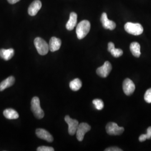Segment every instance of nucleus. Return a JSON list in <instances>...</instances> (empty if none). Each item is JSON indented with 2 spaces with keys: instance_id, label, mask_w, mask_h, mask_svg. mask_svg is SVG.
<instances>
[{
  "instance_id": "nucleus-6",
  "label": "nucleus",
  "mask_w": 151,
  "mask_h": 151,
  "mask_svg": "<svg viewBox=\"0 0 151 151\" xmlns=\"http://www.w3.org/2000/svg\"><path fill=\"white\" fill-rule=\"evenodd\" d=\"M90 130H91V127L87 123H81L80 124H79L76 133L77 140L80 142L82 141L84 138V136L85 135V134Z\"/></svg>"
},
{
  "instance_id": "nucleus-4",
  "label": "nucleus",
  "mask_w": 151,
  "mask_h": 151,
  "mask_svg": "<svg viewBox=\"0 0 151 151\" xmlns=\"http://www.w3.org/2000/svg\"><path fill=\"white\" fill-rule=\"evenodd\" d=\"M34 42L38 53L40 55H44L48 53L49 45L42 38L37 37L34 39Z\"/></svg>"
},
{
  "instance_id": "nucleus-15",
  "label": "nucleus",
  "mask_w": 151,
  "mask_h": 151,
  "mask_svg": "<svg viewBox=\"0 0 151 151\" xmlns=\"http://www.w3.org/2000/svg\"><path fill=\"white\" fill-rule=\"evenodd\" d=\"M108 50L115 58L120 57L123 54V52L122 49L115 48V45L113 42H109L108 43Z\"/></svg>"
},
{
  "instance_id": "nucleus-5",
  "label": "nucleus",
  "mask_w": 151,
  "mask_h": 151,
  "mask_svg": "<svg viewBox=\"0 0 151 151\" xmlns=\"http://www.w3.org/2000/svg\"><path fill=\"white\" fill-rule=\"evenodd\" d=\"M106 130L109 135H119L124 132V128L123 127H119L115 123L110 122L106 126Z\"/></svg>"
},
{
  "instance_id": "nucleus-3",
  "label": "nucleus",
  "mask_w": 151,
  "mask_h": 151,
  "mask_svg": "<svg viewBox=\"0 0 151 151\" xmlns=\"http://www.w3.org/2000/svg\"><path fill=\"white\" fill-rule=\"evenodd\" d=\"M124 29L128 33L133 35H139L143 32V27L138 23L128 22L125 24Z\"/></svg>"
},
{
  "instance_id": "nucleus-16",
  "label": "nucleus",
  "mask_w": 151,
  "mask_h": 151,
  "mask_svg": "<svg viewBox=\"0 0 151 151\" xmlns=\"http://www.w3.org/2000/svg\"><path fill=\"white\" fill-rule=\"evenodd\" d=\"M14 55V50L10 48L8 49H0V57L5 60H11Z\"/></svg>"
},
{
  "instance_id": "nucleus-25",
  "label": "nucleus",
  "mask_w": 151,
  "mask_h": 151,
  "mask_svg": "<svg viewBox=\"0 0 151 151\" xmlns=\"http://www.w3.org/2000/svg\"><path fill=\"white\" fill-rule=\"evenodd\" d=\"M147 139H151V127H150L147 128V133L146 134Z\"/></svg>"
},
{
  "instance_id": "nucleus-9",
  "label": "nucleus",
  "mask_w": 151,
  "mask_h": 151,
  "mask_svg": "<svg viewBox=\"0 0 151 151\" xmlns=\"http://www.w3.org/2000/svg\"><path fill=\"white\" fill-rule=\"evenodd\" d=\"M123 89L126 95L130 96L135 91V86L134 82L129 78L124 80L123 83Z\"/></svg>"
},
{
  "instance_id": "nucleus-24",
  "label": "nucleus",
  "mask_w": 151,
  "mask_h": 151,
  "mask_svg": "<svg viewBox=\"0 0 151 151\" xmlns=\"http://www.w3.org/2000/svg\"><path fill=\"white\" fill-rule=\"evenodd\" d=\"M105 151H123V150L119 148L118 147H110V148H106Z\"/></svg>"
},
{
  "instance_id": "nucleus-2",
  "label": "nucleus",
  "mask_w": 151,
  "mask_h": 151,
  "mask_svg": "<svg viewBox=\"0 0 151 151\" xmlns=\"http://www.w3.org/2000/svg\"><path fill=\"white\" fill-rule=\"evenodd\" d=\"M31 110L37 118L42 119L44 116V112L40 107V100L38 97L32 98L31 101Z\"/></svg>"
},
{
  "instance_id": "nucleus-18",
  "label": "nucleus",
  "mask_w": 151,
  "mask_h": 151,
  "mask_svg": "<svg viewBox=\"0 0 151 151\" xmlns=\"http://www.w3.org/2000/svg\"><path fill=\"white\" fill-rule=\"evenodd\" d=\"M3 114L8 119H16L19 116L18 113L13 109H6L4 111Z\"/></svg>"
},
{
  "instance_id": "nucleus-14",
  "label": "nucleus",
  "mask_w": 151,
  "mask_h": 151,
  "mask_svg": "<svg viewBox=\"0 0 151 151\" xmlns=\"http://www.w3.org/2000/svg\"><path fill=\"white\" fill-rule=\"evenodd\" d=\"M77 14H76L74 12H71L70 15V19L66 24V26H65L66 29L69 31L72 30L77 24Z\"/></svg>"
},
{
  "instance_id": "nucleus-12",
  "label": "nucleus",
  "mask_w": 151,
  "mask_h": 151,
  "mask_svg": "<svg viewBox=\"0 0 151 151\" xmlns=\"http://www.w3.org/2000/svg\"><path fill=\"white\" fill-rule=\"evenodd\" d=\"M36 134L38 138L46 140L49 143H51L53 141V137L48 132L44 129H37L36 130Z\"/></svg>"
},
{
  "instance_id": "nucleus-8",
  "label": "nucleus",
  "mask_w": 151,
  "mask_h": 151,
  "mask_svg": "<svg viewBox=\"0 0 151 151\" xmlns=\"http://www.w3.org/2000/svg\"><path fill=\"white\" fill-rule=\"evenodd\" d=\"M65 122L68 125V133L70 135H73L76 133L78 122L75 119H72L68 115H66L65 118Z\"/></svg>"
},
{
  "instance_id": "nucleus-7",
  "label": "nucleus",
  "mask_w": 151,
  "mask_h": 151,
  "mask_svg": "<svg viewBox=\"0 0 151 151\" xmlns=\"http://www.w3.org/2000/svg\"><path fill=\"white\" fill-rule=\"evenodd\" d=\"M111 70L112 65L111 63L109 61H106L101 67L97 68L96 73L97 75L103 78H106L110 74Z\"/></svg>"
},
{
  "instance_id": "nucleus-22",
  "label": "nucleus",
  "mask_w": 151,
  "mask_h": 151,
  "mask_svg": "<svg viewBox=\"0 0 151 151\" xmlns=\"http://www.w3.org/2000/svg\"><path fill=\"white\" fill-rule=\"evenodd\" d=\"M144 98L147 103H151V88L146 91Z\"/></svg>"
},
{
  "instance_id": "nucleus-21",
  "label": "nucleus",
  "mask_w": 151,
  "mask_h": 151,
  "mask_svg": "<svg viewBox=\"0 0 151 151\" xmlns=\"http://www.w3.org/2000/svg\"><path fill=\"white\" fill-rule=\"evenodd\" d=\"M92 103L97 110H101L104 107V104L101 99H94L92 101Z\"/></svg>"
},
{
  "instance_id": "nucleus-11",
  "label": "nucleus",
  "mask_w": 151,
  "mask_h": 151,
  "mask_svg": "<svg viewBox=\"0 0 151 151\" xmlns=\"http://www.w3.org/2000/svg\"><path fill=\"white\" fill-rule=\"evenodd\" d=\"M42 7V2L39 0H35L31 4L28 9V14L30 16H35Z\"/></svg>"
},
{
  "instance_id": "nucleus-27",
  "label": "nucleus",
  "mask_w": 151,
  "mask_h": 151,
  "mask_svg": "<svg viewBox=\"0 0 151 151\" xmlns=\"http://www.w3.org/2000/svg\"><path fill=\"white\" fill-rule=\"evenodd\" d=\"M7 1L10 4H15L17 2H18L19 1H20V0H7Z\"/></svg>"
},
{
  "instance_id": "nucleus-20",
  "label": "nucleus",
  "mask_w": 151,
  "mask_h": 151,
  "mask_svg": "<svg viewBox=\"0 0 151 151\" xmlns=\"http://www.w3.org/2000/svg\"><path fill=\"white\" fill-rule=\"evenodd\" d=\"M82 83L79 78H75L73 80L70 81V87L72 91H77L79 90L82 87Z\"/></svg>"
},
{
  "instance_id": "nucleus-19",
  "label": "nucleus",
  "mask_w": 151,
  "mask_h": 151,
  "mask_svg": "<svg viewBox=\"0 0 151 151\" xmlns=\"http://www.w3.org/2000/svg\"><path fill=\"white\" fill-rule=\"evenodd\" d=\"M130 50L132 54L137 58L139 57L140 55V44L137 42H133L130 45Z\"/></svg>"
},
{
  "instance_id": "nucleus-10",
  "label": "nucleus",
  "mask_w": 151,
  "mask_h": 151,
  "mask_svg": "<svg viewBox=\"0 0 151 151\" xmlns=\"http://www.w3.org/2000/svg\"><path fill=\"white\" fill-rule=\"evenodd\" d=\"M101 22L104 28L106 29L113 30L116 27V24L115 22L109 20L107 14L105 12L103 13L101 16Z\"/></svg>"
},
{
  "instance_id": "nucleus-13",
  "label": "nucleus",
  "mask_w": 151,
  "mask_h": 151,
  "mask_svg": "<svg viewBox=\"0 0 151 151\" xmlns=\"http://www.w3.org/2000/svg\"><path fill=\"white\" fill-rule=\"evenodd\" d=\"M61 44H62V42L60 39L59 38L53 37L50 39V41H49V50L52 52H55L60 49Z\"/></svg>"
},
{
  "instance_id": "nucleus-1",
  "label": "nucleus",
  "mask_w": 151,
  "mask_h": 151,
  "mask_svg": "<svg viewBox=\"0 0 151 151\" xmlns=\"http://www.w3.org/2000/svg\"><path fill=\"white\" fill-rule=\"evenodd\" d=\"M91 28L90 22L88 20H83L80 22L76 27V34L78 39L85 38L89 32Z\"/></svg>"
},
{
  "instance_id": "nucleus-23",
  "label": "nucleus",
  "mask_w": 151,
  "mask_h": 151,
  "mask_svg": "<svg viewBox=\"0 0 151 151\" xmlns=\"http://www.w3.org/2000/svg\"><path fill=\"white\" fill-rule=\"evenodd\" d=\"M38 151H54V149L51 147L47 146H40L37 148Z\"/></svg>"
},
{
  "instance_id": "nucleus-17",
  "label": "nucleus",
  "mask_w": 151,
  "mask_h": 151,
  "mask_svg": "<svg viewBox=\"0 0 151 151\" xmlns=\"http://www.w3.org/2000/svg\"><path fill=\"white\" fill-rule=\"evenodd\" d=\"M15 79L13 76H10L6 78L5 80L2 81L0 83V91H2L6 88L12 86L15 83Z\"/></svg>"
},
{
  "instance_id": "nucleus-26",
  "label": "nucleus",
  "mask_w": 151,
  "mask_h": 151,
  "mask_svg": "<svg viewBox=\"0 0 151 151\" xmlns=\"http://www.w3.org/2000/svg\"><path fill=\"white\" fill-rule=\"evenodd\" d=\"M146 139H147L146 134H142V135H140V136H139V140L140 142H141L145 141Z\"/></svg>"
}]
</instances>
